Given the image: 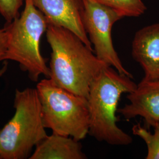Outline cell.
I'll return each instance as SVG.
<instances>
[{
	"mask_svg": "<svg viewBox=\"0 0 159 159\" xmlns=\"http://www.w3.org/2000/svg\"><path fill=\"white\" fill-rule=\"evenodd\" d=\"M7 67V64H6L5 66H3L2 68L0 70V76H1L2 74H4V73L6 72Z\"/></svg>",
	"mask_w": 159,
	"mask_h": 159,
	"instance_id": "15",
	"label": "cell"
},
{
	"mask_svg": "<svg viewBox=\"0 0 159 159\" xmlns=\"http://www.w3.org/2000/svg\"><path fill=\"white\" fill-rule=\"evenodd\" d=\"M46 17L34 5L33 0H25L24 8L18 17L6 27L8 31V47L4 60L18 63L29 78L38 81L41 75L49 78L50 69L40 52V40L46 32Z\"/></svg>",
	"mask_w": 159,
	"mask_h": 159,
	"instance_id": "4",
	"label": "cell"
},
{
	"mask_svg": "<svg viewBox=\"0 0 159 159\" xmlns=\"http://www.w3.org/2000/svg\"><path fill=\"white\" fill-rule=\"evenodd\" d=\"M46 33L51 49L48 79L55 85L87 98L92 81L109 66L67 29L48 24Z\"/></svg>",
	"mask_w": 159,
	"mask_h": 159,
	"instance_id": "1",
	"label": "cell"
},
{
	"mask_svg": "<svg viewBox=\"0 0 159 159\" xmlns=\"http://www.w3.org/2000/svg\"><path fill=\"white\" fill-rule=\"evenodd\" d=\"M131 55L144 72L143 79H159V23L137 31L131 44Z\"/></svg>",
	"mask_w": 159,
	"mask_h": 159,
	"instance_id": "9",
	"label": "cell"
},
{
	"mask_svg": "<svg viewBox=\"0 0 159 159\" xmlns=\"http://www.w3.org/2000/svg\"><path fill=\"white\" fill-rule=\"evenodd\" d=\"M30 159H85L80 141L56 133L39 143Z\"/></svg>",
	"mask_w": 159,
	"mask_h": 159,
	"instance_id": "10",
	"label": "cell"
},
{
	"mask_svg": "<svg viewBox=\"0 0 159 159\" xmlns=\"http://www.w3.org/2000/svg\"><path fill=\"white\" fill-rule=\"evenodd\" d=\"M24 2L25 0H0V14L7 23H11L20 16Z\"/></svg>",
	"mask_w": 159,
	"mask_h": 159,
	"instance_id": "13",
	"label": "cell"
},
{
	"mask_svg": "<svg viewBox=\"0 0 159 159\" xmlns=\"http://www.w3.org/2000/svg\"><path fill=\"white\" fill-rule=\"evenodd\" d=\"M131 79L107 66L92 81L87 98L89 134L97 141L116 146H127L133 142L132 137L117 125L119 119L116 116L121 95L136 88V84Z\"/></svg>",
	"mask_w": 159,
	"mask_h": 159,
	"instance_id": "2",
	"label": "cell"
},
{
	"mask_svg": "<svg viewBox=\"0 0 159 159\" xmlns=\"http://www.w3.org/2000/svg\"><path fill=\"white\" fill-rule=\"evenodd\" d=\"M83 22L97 57L120 74L133 75L124 67L111 37L114 24L123 18L116 12L94 0H83Z\"/></svg>",
	"mask_w": 159,
	"mask_h": 159,
	"instance_id": "6",
	"label": "cell"
},
{
	"mask_svg": "<svg viewBox=\"0 0 159 159\" xmlns=\"http://www.w3.org/2000/svg\"><path fill=\"white\" fill-rule=\"evenodd\" d=\"M8 31L6 26L0 29V61H3L8 47Z\"/></svg>",
	"mask_w": 159,
	"mask_h": 159,
	"instance_id": "14",
	"label": "cell"
},
{
	"mask_svg": "<svg viewBox=\"0 0 159 159\" xmlns=\"http://www.w3.org/2000/svg\"><path fill=\"white\" fill-rule=\"evenodd\" d=\"M153 128L154 133H152L139 123L132 127L133 134L140 137L147 146L146 159H159V122Z\"/></svg>",
	"mask_w": 159,
	"mask_h": 159,
	"instance_id": "12",
	"label": "cell"
},
{
	"mask_svg": "<svg viewBox=\"0 0 159 159\" xmlns=\"http://www.w3.org/2000/svg\"><path fill=\"white\" fill-rule=\"evenodd\" d=\"M15 114L0 129V159H29L32 149L48 135L36 89L16 90Z\"/></svg>",
	"mask_w": 159,
	"mask_h": 159,
	"instance_id": "3",
	"label": "cell"
},
{
	"mask_svg": "<svg viewBox=\"0 0 159 159\" xmlns=\"http://www.w3.org/2000/svg\"><path fill=\"white\" fill-rule=\"evenodd\" d=\"M33 2L48 24L67 29L93 50L83 22V0H33Z\"/></svg>",
	"mask_w": 159,
	"mask_h": 159,
	"instance_id": "7",
	"label": "cell"
},
{
	"mask_svg": "<svg viewBox=\"0 0 159 159\" xmlns=\"http://www.w3.org/2000/svg\"><path fill=\"white\" fill-rule=\"evenodd\" d=\"M36 89L44 127L79 141L85 139L90 125L87 98L55 85L48 78L38 83Z\"/></svg>",
	"mask_w": 159,
	"mask_h": 159,
	"instance_id": "5",
	"label": "cell"
},
{
	"mask_svg": "<svg viewBox=\"0 0 159 159\" xmlns=\"http://www.w3.org/2000/svg\"><path fill=\"white\" fill-rule=\"evenodd\" d=\"M127 98L130 102L117 111L126 120L140 116L148 129L159 123V79L142 80Z\"/></svg>",
	"mask_w": 159,
	"mask_h": 159,
	"instance_id": "8",
	"label": "cell"
},
{
	"mask_svg": "<svg viewBox=\"0 0 159 159\" xmlns=\"http://www.w3.org/2000/svg\"><path fill=\"white\" fill-rule=\"evenodd\" d=\"M116 12L122 18L137 17L147 10L142 0H94Z\"/></svg>",
	"mask_w": 159,
	"mask_h": 159,
	"instance_id": "11",
	"label": "cell"
}]
</instances>
